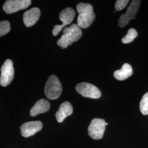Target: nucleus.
<instances>
[{
	"mask_svg": "<svg viewBox=\"0 0 148 148\" xmlns=\"http://www.w3.org/2000/svg\"><path fill=\"white\" fill-rule=\"evenodd\" d=\"M31 4L30 0H8L5 1L3 9L7 14H12L26 9Z\"/></svg>",
	"mask_w": 148,
	"mask_h": 148,
	"instance_id": "obj_8",
	"label": "nucleus"
},
{
	"mask_svg": "<svg viewBox=\"0 0 148 148\" xmlns=\"http://www.w3.org/2000/svg\"><path fill=\"white\" fill-rule=\"evenodd\" d=\"M0 85L5 87L10 85L14 78V70L11 59H7L1 69Z\"/></svg>",
	"mask_w": 148,
	"mask_h": 148,
	"instance_id": "obj_6",
	"label": "nucleus"
},
{
	"mask_svg": "<svg viewBox=\"0 0 148 148\" xmlns=\"http://www.w3.org/2000/svg\"><path fill=\"white\" fill-rule=\"evenodd\" d=\"M73 112V108L71 103L69 101H65L60 106L56 114V120L59 123L62 122L66 117L71 115Z\"/></svg>",
	"mask_w": 148,
	"mask_h": 148,
	"instance_id": "obj_11",
	"label": "nucleus"
},
{
	"mask_svg": "<svg viewBox=\"0 0 148 148\" xmlns=\"http://www.w3.org/2000/svg\"><path fill=\"white\" fill-rule=\"evenodd\" d=\"M82 35L81 27L77 24H73L64 29L63 34L58 40L57 45L62 48H66L74 42L77 41Z\"/></svg>",
	"mask_w": 148,
	"mask_h": 148,
	"instance_id": "obj_2",
	"label": "nucleus"
},
{
	"mask_svg": "<svg viewBox=\"0 0 148 148\" xmlns=\"http://www.w3.org/2000/svg\"><path fill=\"white\" fill-rule=\"evenodd\" d=\"M139 109L143 115H148V92L143 95L140 102Z\"/></svg>",
	"mask_w": 148,
	"mask_h": 148,
	"instance_id": "obj_16",
	"label": "nucleus"
},
{
	"mask_svg": "<svg viewBox=\"0 0 148 148\" xmlns=\"http://www.w3.org/2000/svg\"><path fill=\"white\" fill-rule=\"evenodd\" d=\"M11 30V25L10 22L3 21L0 22V37H2L8 34Z\"/></svg>",
	"mask_w": 148,
	"mask_h": 148,
	"instance_id": "obj_17",
	"label": "nucleus"
},
{
	"mask_svg": "<svg viewBox=\"0 0 148 148\" xmlns=\"http://www.w3.org/2000/svg\"><path fill=\"white\" fill-rule=\"evenodd\" d=\"M129 20L128 19L127 16H126L125 13L122 14L119 19V27H123L126 26L129 23Z\"/></svg>",
	"mask_w": 148,
	"mask_h": 148,
	"instance_id": "obj_19",
	"label": "nucleus"
},
{
	"mask_svg": "<svg viewBox=\"0 0 148 148\" xmlns=\"http://www.w3.org/2000/svg\"><path fill=\"white\" fill-rule=\"evenodd\" d=\"M75 16V12L71 8H66L62 11L59 14V19L62 21V24L54 27L52 32L53 35L57 36L64 27L70 24L73 21Z\"/></svg>",
	"mask_w": 148,
	"mask_h": 148,
	"instance_id": "obj_7",
	"label": "nucleus"
},
{
	"mask_svg": "<svg viewBox=\"0 0 148 148\" xmlns=\"http://www.w3.org/2000/svg\"><path fill=\"white\" fill-rule=\"evenodd\" d=\"M128 0H117L115 3V9L116 11H121L124 9L128 3Z\"/></svg>",
	"mask_w": 148,
	"mask_h": 148,
	"instance_id": "obj_18",
	"label": "nucleus"
},
{
	"mask_svg": "<svg viewBox=\"0 0 148 148\" xmlns=\"http://www.w3.org/2000/svg\"><path fill=\"white\" fill-rule=\"evenodd\" d=\"M76 90L82 96L92 99L99 98L101 95L99 88L90 83H79L76 85Z\"/></svg>",
	"mask_w": 148,
	"mask_h": 148,
	"instance_id": "obj_5",
	"label": "nucleus"
},
{
	"mask_svg": "<svg viewBox=\"0 0 148 148\" xmlns=\"http://www.w3.org/2000/svg\"><path fill=\"white\" fill-rule=\"evenodd\" d=\"M50 109V104L47 100L41 99L37 101L33 106L30 111V115L32 116H36L40 114L47 112Z\"/></svg>",
	"mask_w": 148,
	"mask_h": 148,
	"instance_id": "obj_12",
	"label": "nucleus"
},
{
	"mask_svg": "<svg viewBox=\"0 0 148 148\" xmlns=\"http://www.w3.org/2000/svg\"><path fill=\"white\" fill-rule=\"evenodd\" d=\"M43 127L42 123L40 121L27 122L21 126V132L22 136L29 137L40 131Z\"/></svg>",
	"mask_w": 148,
	"mask_h": 148,
	"instance_id": "obj_9",
	"label": "nucleus"
},
{
	"mask_svg": "<svg viewBox=\"0 0 148 148\" xmlns=\"http://www.w3.org/2000/svg\"><path fill=\"white\" fill-rule=\"evenodd\" d=\"M140 3V1L134 0L132 1L130 5L128 6L125 14L129 21L132 20L135 18V16L139 8Z\"/></svg>",
	"mask_w": 148,
	"mask_h": 148,
	"instance_id": "obj_14",
	"label": "nucleus"
},
{
	"mask_svg": "<svg viewBox=\"0 0 148 148\" xmlns=\"http://www.w3.org/2000/svg\"><path fill=\"white\" fill-rule=\"evenodd\" d=\"M79 15L77 17V25L81 28L86 29L90 27L95 20L93 7L90 3H79L76 6Z\"/></svg>",
	"mask_w": 148,
	"mask_h": 148,
	"instance_id": "obj_1",
	"label": "nucleus"
},
{
	"mask_svg": "<svg viewBox=\"0 0 148 148\" xmlns=\"http://www.w3.org/2000/svg\"><path fill=\"white\" fill-rule=\"evenodd\" d=\"M137 36V31L133 28H131L128 30L126 35L122 38V42L125 44L131 43Z\"/></svg>",
	"mask_w": 148,
	"mask_h": 148,
	"instance_id": "obj_15",
	"label": "nucleus"
},
{
	"mask_svg": "<svg viewBox=\"0 0 148 148\" xmlns=\"http://www.w3.org/2000/svg\"><path fill=\"white\" fill-rule=\"evenodd\" d=\"M133 69L131 65L129 64H124L121 69L116 70L114 72V76L115 78L119 81H123L132 76Z\"/></svg>",
	"mask_w": 148,
	"mask_h": 148,
	"instance_id": "obj_13",
	"label": "nucleus"
},
{
	"mask_svg": "<svg viewBox=\"0 0 148 148\" xmlns=\"http://www.w3.org/2000/svg\"><path fill=\"white\" fill-rule=\"evenodd\" d=\"M106 122L104 119L95 118L92 120L88 128V135L93 139H101L105 131Z\"/></svg>",
	"mask_w": 148,
	"mask_h": 148,
	"instance_id": "obj_4",
	"label": "nucleus"
},
{
	"mask_svg": "<svg viewBox=\"0 0 148 148\" xmlns=\"http://www.w3.org/2000/svg\"><path fill=\"white\" fill-rule=\"evenodd\" d=\"M41 14V12L38 8H32L26 11L23 15V22L27 27L34 25L38 21Z\"/></svg>",
	"mask_w": 148,
	"mask_h": 148,
	"instance_id": "obj_10",
	"label": "nucleus"
},
{
	"mask_svg": "<svg viewBox=\"0 0 148 148\" xmlns=\"http://www.w3.org/2000/svg\"><path fill=\"white\" fill-rule=\"evenodd\" d=\"M62 92V86L57 76L52 75L47 79L45 87V93L48 99L55 100L58 99Z\"/></svg>",
	"mask_w": 148,
	"mask_h": 148,
	"instance_id": "obj_3",
	"label": "nucleus"
}]
</instances>
